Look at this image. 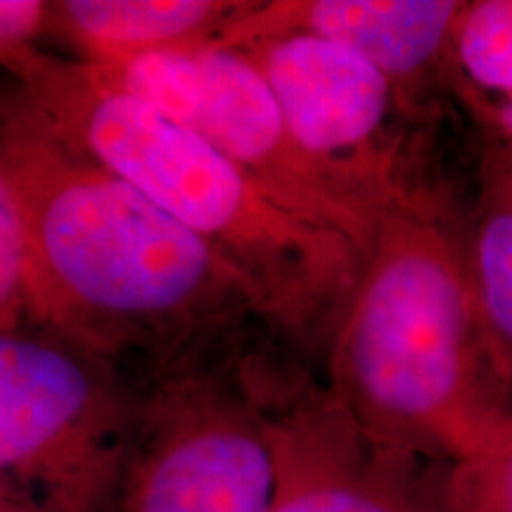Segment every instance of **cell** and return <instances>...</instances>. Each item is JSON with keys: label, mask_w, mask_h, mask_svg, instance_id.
<instances>
[{"label": "cell", "mask_w": 512, "mask_h": 512, "mask_svg": "<svg viewBox=\"0 0 512 512\" xmlns=\"http://www.w3.org/2000/svg\"><path fill=\"white\" fill-rule=\"evenodd\" d=\"M0 164L34 328L124 373L169 368L259 323L247 280L143 192L64 140L0 76Z\"/></svg>", "instance_id": "1"}, {"label": "cell", "mask_w": 512, "mask_h": 512, "mask_svg": "<svg viewBox=\"0 0 512 512\" xmlns=\"http://www.w3.org/2000/svg\"><path fill=\"white\" fill-rule=\"evenodd\" d=\"M0 76L64 140L226 259L275 335L328 356L366 261L354 242L294 216L214 145L93 64L17 46L0 53Z\"/></svg>", "instance_id": "2"}, {"label": "cell", "mask_w": 512, "mask_h": 512, "mask_svg": "<svg viewBox=\"0 0 512 512\" xmlns=\"http://www.w3.org/2000/svg\"><path fill=\"white\" fill-rule=\"evenodd\" d=\"M328 389L375 444L448 465L512 415V377L430 188L382 216L328 351Z\"/></svg>", "instance_id": "3"}, {"label": "cell", "mask_w": 512, "mask_h": 512, "mask_svg": "<svg viewBox=\"0 0 512 512\" xmlns=\"http://www.w3.org/2000/svg\"><path fill=\"white\" fill-rule=\"evenodd\" d=\"M230 339L143 375L112 512H271L275 456Z\"/></svg>", "instance_id": "4"}, {"label": "cell", "mask_w": 512, "mask_h": 512, "mask_svg": "<svg viewBox=\"0 0 512 512\" xmlns=\"http://www.w3.org/2000/svg\"><path fill=\"white\" fill-rule=\"evenodd\" d=\"M138 387L27 325L0 330V479L41 512H112Z\"/></svg>", "instance_id": "5"}, {"label": "cell", "mask_w": 512, "mask_h": 512, "mask_svg": "<svg viewBox=\"0 0 512 512\" xmlns=\"http://www.w3.org/2000/svg\"><path fill=\"white\" fill-rule=\"evenodd\" d=\"M95 69L202 136L294 216L368 252L377 226L299 150L245 50L207 43Z\"/></svg>", "instance_id": "6"}, {"label": "cell", "mask_w": 512, "mask_h": 512, "mask_svg": "<svg viewBox=\"0 0 512 512\" xmlns=\"http://www.w3.org/2000/svg\"><path fill=\"white\" fill-rule=\"evenodd\" d=\"M261 69L299 150L375 226L427 188L408 128L418 112L380 69L325 38L292 34L242 48Z\"/></svg>", "instance_id": "7"}, {"label": "cell", "mask_w": 512, "mask_h": 512, "mask_svg": "<svg viewBox=\"0 0 512 512\" xmlns=\"http://www.w3.org/2000/svg\"><path fill=\"white\" fill-rule=\"evenodd\" d=\"M245 375L275 456L271 512H437V467L375 444L328 387L249 351Z\"/></svg>", "instance_id": "8"}, {"label": "cell", "mask_w": 512, "mask_h": 512, "mask_svg": "<svg viewBox=\"0 0 512 512\" xmlns=\"http://www.w3.org/2000/svg\"><path fill=\"white\" fill-rule=\"evenodd\" d=\"M463 8L460 0H247L216 43L242 50L292 34L325 38L380 69L420 114L441 81L458 86L453 38Z\"/></svg>", "instance_id": "9"}, {"label": "cell", "mask_w": 512, "mask_h": 512, "mask_svg": "<svg viewBox=\"0 0 512 512\" xmlns=\"http://www.w3.org/2000/svg\"><path fill=\"white\" fill-rule=\"evenodd\" d=\"M247 0H55L50 34L72 57L114 67L219 41Z\"/></svg>", "instance_id": "10"}, {"label": "cell", "mask_w": 512, "mask_h": 512, "mask_svg": "<svg viewBox=\"0 0 512 512\" xmlns=\"http://www.w3.org/2000/svg\"><path fill=\"white\" fill-rule=\"evenodd\" d=\"M463 240L479 313L512 377V150L496 133L482 147Z\"/></svg>", "instance_id": "11"}, {"label": "cell", "mask_w": 512, "mask_h": 512, "mask_svg": "<svg viewBox=\"0 0 512 512\" xmlns=\"http://www.w3.org/2000/svg\"><path fill=\"white\" fill-rule=\"evenodd\" d=\"M453 67L465 102L512 100V0L465 3L453 38Z\"/></svg>", "instance_id": "12"}, {"label": "cell", "mask_w": 512, "mask_h": 512, "mask_svg": "<svg viewBox=\"0 0 512 512\" xmlns=\"http://www.w3.org/2000/svg\"><path fill=\"white\" fill-rule=\"evenodd\" d=\"M437 512H512V415L456 463L437 467Z\"/></svg>", "instance_id": "13"}, {"label": "cell", "mask_w": 512, "mask_h": 512, "mask_svg": "<svg viewBox=\"0 0 512 512\" xmlns=\"http://www.w3.org/2000/svg\"><path fill=\"white\" fill-rule=\"evenodd\" d=\"M31 325L27 254L10 181L0 164V330Z\"/></svg>", "instance_id": "14"}, {"label": "cell", "mask_w": 512, "mask_h": 512, "mask_svg": "<svg viewBox=\"0 0 512 512\" xmlns=\"http://www.w3.org/2000/svg\"><path fill=\"white\" fill-rule=\"evenodd\" d=\"M53 3L48 0H0V53L17 46H41L50 34Z\"/></svg>", "instance_id": "15"}, {"label": "cell", "mask_w": 512, "mask_h": 512, "mask_svg": "<svg viewBox=\"0 0 512 512\" xmlns=\"http://www.w3.org/2000/svg\"><path fill=\"white\" fill-rule=\"evenodd\" d=\"M477 110L482 112L484 121L498 138H503L505 143H512V100L501 102V105H479Z\"/></svg>", "instance_id": "16"}, {"label": "cell", "mask_w": 512, "mask_h": 512, "mask_svg": "<svg viewBox=\"0 0 512 512\" xmlns=\"http://www.w3.org/2000/svg\"><path fill=\"white\" fill-rule=\"evenodd\" d=\"M0 512H41V508L15 486L0 479Z\"/></svg>", "instance_id": "17"}, {"label": "cell", "mask_w": 512, "mask_h": 512, "mask_svg": "<svg viewBox=\"0 0 512 512\" xmlns=\"http://www.w3.org/2000/svg\"><path fill=\"white\" fill-rule=\"evenodd\" d=\"M508 145H510V150H512V143H508Z\"/></svg>", "instance_id": "18"}]
</instances>
